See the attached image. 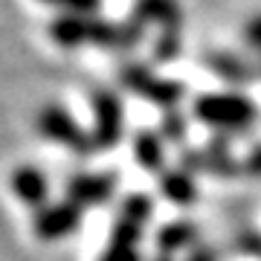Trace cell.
Masks as SVG:
<instances>
[{"label": "cell", "instance_id": "cell-15", "mask_svg": "<svg viewBox=\"0 0 261 261\" xmlns=\"http://www.w3.org/2000/svg\"><path fill=\"white\" fill-rule=\"evenodd\" d=\"M160 134L168 142H183L186 140V116L177 108L174 111H166L163 113V122H160Z\"/></svg>", "mask_w": 261, "mask_h": 261}, {"label": "cell", "instance_id": "cell-11", "mask_svg": "<svg viewBox=\"0 0 261 261\" xmlns=\"http://www.w3.org/2000/svg\"><path fill=\"white\" fill-rule=\"evenodd\" d=\"M160 192L166 200L177 206H192L197 200V183L195 174H189L186 168H171L160 174Z\"/></svg>", "mask_w": 261, "mask_h": 261}, {"label": "cell", "instance_id": "cell-7", "mask_svg": "<svg viewBox=\"0 0 261 261\" xmlns=\"http://www.w3.org/2000/svg\"><path fill=\"white\" fill-rule=\"evenodd\" d=\"M49 41H56L58 47H82V44H93L96 32V15H73V12H61L49 20Z\"/></svg>", "mask_w": 261, "mask_h": 261}, {"label": "cell", "instance_id": "cell-21", "mask_svg": "<svg viewBox=\"0 0 261 261\" xmlns=\"http://www.w3.org/2000/svg\"><path fill=\"white\" fill-rule=\"evenodd\" d=\"M151 261H174V258H171V255H166V252H157Z\"/></svg>", "mask_w": 261, "mask_h": 261}, {"label": "cell", "instance_id": "cell-20", "mask_svg": "<svg viewBox=\"0 0 261 261\" xmlns=\"http://www.w3.org/2000/svg\"><path fill=\"white\" fill-rule=\"evenodd\" d=\"M186 261H218V252H215L212 247H195Z\"/></svg>", "mask_w": 261, "mask_h": 261}, {"label": "cell", "instance_id": "cell-6", "mask_svg": "<svg viewBox=\"0 0 261 261\" xmlns=\"http://www.w3.org/2000/svg\"><path fill=\"white\" fill-rule=\"evenodd\" d=\"M79 226H82V206L70 203V200L44 206L35 215V235L44 241H58V238L75 232Z\"/></svg>", "mask_w": 261, "mask_h": 261}, {"label": "cell", "instance_id": "cell-17", "mask_svg": "<svg viewBox=\"0 0 261 261\" xmlns=\"http://www.w3.org/2000/svg\"><path fill=\"white\" fill-rule=\"evenodd\" d=\"M244 41H247L252 49L261 53V15H255V18L247 20V27H244Z\"/></svg>", "mask_w": 261, "mask_h": 261}, {"label": "cell", "instance_id": "cell-5", "mask_svg": "<svg viewBox=\"0 0 261 261\" xmlns=\"http://www.w3.org/2000/svg\"><path fill=\"white\" fill-rule=\"evenodd\" d=\"M113 189H116V177L113 171H102V174H73L67 177L64 192L67 200L75 206H102L113 197Z\"/></svg>", "mask_w": 261, "mask_h": 261}, {"label": "cell", "instance_id": "cell-9", "mask_svg": "<svg viewBox=\"0 0 261 261\" xmlns=\"http://www.w3.org/2000/svg\"><path fill=\"white\" fill-rule=\"evenodd\" d=\"M203 64L212 70L215 75H221L224 82L229 84H238V87H244V84H250L258 79V67L250 64L247 58L235 56V53H224V49H218V53H206L203 56Z\"/></svg>", "mask_w": 261, "mask_h": 261}, {"label": "cell", "instance_id": "cell-16", "mask_svg": "<svg viewBox=\"0 0 261 261\" xmlns=\"http://www.w3.org/2000/svg\"><path fill=\"white\" fill-rule=\"evenodd\" d=\"M49 6H58V9H67L73 15H96V9L102 6V0H44Z\"/></svg>", "mask_w": 261, "mask_h": 261}, {"label": "cell", "instance_id": "cell-1", "mask_svg": "<svg viewBox=\"0 0 261 261\" xmlns=\"http://www.w3.org/2000/svg\"><path fill=\"white\" fill-rule=\"evenodd\" d=\"M195 116L203 125L215 128V134H247L258 116L252 99L241 93H206L195 99Z\"/></svg>", "mask_w": 261, "mask_h": 261}, {"label": "cell", "instance_id": "cell-8", "mask_svg": "<svg viewBox=\"0 0 261 261\" xmlns=\"http://www.w3.org/2000/svg\"><path fill=\"white\" fill-rule=\"evenodd\" d=\"M140 23H160L163 32L183 29V6L180 0H134V15Z\"/></svg>", "mask_w": 261, "mask_h": 261}, {"label": "cell", "instance_id": "cell-4", "mask_svg": "<svg viewBox=\"0 0 261 261\" xmlns=\"http://www.w3.org/2000/svg\"><path fill=\"white\" fill-rule=\"evenodd\" d=\"M93 102V142L96 151H111L119 145L122 134H125V108H122L119 96L111 87H99L90 96Z\"/></svg>", "mask_w": 261, "mask_h": 261}, {"label": "cell", "instance_id": "cell-13", "mask_svg": "<svg viewBox=\"0 0 261 261\" xmlns=\"http://www.w3.org/2000/svg\"><path fill=\"white\" fill-rule=\"evenodd\" d=\"M134 157H137V163L142 168H148V171L163 168V157H166V151H163V134L142 128L134 137Z\"/></svg>", "mask_w": 261, "mask_h": 261}, {"label": "cell", "instance_id": "cell-10", "mask_svg": "<svg viewBox=\"0 0 261 261\" xmlns=\"http://www.w3.org/2000/svg\"><path fill=\"white\" fill-rule=\"evenodd\" d=\"M12 189H15V195H18L23 203L38 209V212L47 206L49 186H47V180H44V174H41L38 168H32V166L15 168V174H12Z\"/></svg>", "mask_w": 261, "mask_h": 261}, {"label": "cell", "instance_id": "cell-14", "mask_svg": "<svg viewBox=\"0 0 261 261\" xmlns=\"http://www.w3.org/2000/svg\"><path fill=\"white\" fill-rule=\"evenodd\" d=\"M180 49H183V38L180 32H160L157 44H154V64H171V61H177Z\"/></svg>", "mask_w": 261, "mask_h": 261}, {"label": "cell", "instance_id": "cell-18", "mask_svg": "<svg viewBox=\"0 0 261 261\" xmlns=\"http://www.w3.org/2000/svg\"><path fill=\"white\" fill-rule=\"evenodd\" d=\"M235 247L241 252H250V255H261V235L258 232H244L238 241H235Z\"/></svg>", "mask_w": 261, "mask_h": 261}, {"label": "cell", "instance_id": "cell-3", "mask_svg": "<svg viewBox=\"0 0 261 261\" xmlns=\"http://www.w3.org/2000/svg\"><path fill=\"white\" fill-rule=\"evenodd\" d=\"M38 130H41L47 140L70 148L75 157H90L96 151L93 130L82 128L61 105H44V108H41V113H38Z\"/></svg>", "mask_w": 261, "mask_h": 261}, {"label": "cell", "instance_id": "cell-2", "mask_svg": "<svg viewBox=\"0 0 261 261\" xmlns=\"http://www.w3.org/2000/svg\"><path fill=\"white\" fill-rule=\"evenodd\" d=\"M119 82H122V87H128L130 93L148 99L151 105H157L163 111H174L180 105V99H183V93H186L180 82L163 79V75H157L151 67L134 64V61H130V64H122Z\"/></svg>", "mask_w": 261, "mask_h": 261}, {"label": "cell", "instance_id": "cell-12", "mask_svg": "<svg viewBox=\"0 0 261 261\" xmlns=\"http://www.w3.org/2000/svg\"><path fill=\"white\" fill-rule=\"evenodd\" d=\"M197 241V226L192 221H171L157 232V252L174 255L180 250H189Z\"/></svg>", "mask_w": 261, "mask_h": 261}, {"label": "cell", "instance_id": "cell-19", "mask_svg": "<svg viewBox=\"0 0 261 261\" xmlns=\"http://www.w3.org/2000/svg\"><path fill=\"white\" fill-rule=\"evenodd\" d=\"M244 174H250V177H261V142L250 151V154H247V160H244Z\"/></svg>", "mask_w": 261, "mask_h": 261}]
</instances>
